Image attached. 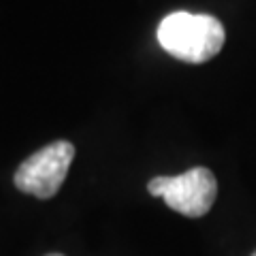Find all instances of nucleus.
Segmentation results:
<instances>
[{
    "label": "nucleus",
    "mask_w": 256,
    "mask_h": 256,
    "mask_svg": "<svg viewBox=\"0 0 256 256\" xmlns=\"http://www.w3.org/2000/svg\"><path fill=\"white\" fill-rule=\"evenodd\" d=\"M152 196L164 198V203L186 218H203L216 203L218 182L205 166H194L175 178H154L148 184Z\"/></svg>",
    "instance_id": "obj_2"
},
{
    "label": "nucleus",
    "mask_w": 256,
    "mask_h": 256,
    "mask_svg": "<svg viewBox=\"0 0 256 256\" xmlns=\"http://www.w3.org/2000/svg\"><path fill=\"white\" fill-rule=\"evenodd\" d=\"M47 256H64V254H47Z\"/></svg>",
    "instance_id": "obj_4"
},
{
    "label": "nucleus",
    "mask_w": 256,
    "mask_h": 256,
    "mask_svg": "<svg viewBox=\"0 0 256 256\" xmlns=\"http://www.w3.org/2000/svg\"><path fill=\"white\" fill-rule=\"evenodd\" d=\"M224 26L214 15L178 11L158 26V43L166 54L188 64H203L224 47Z\"/></svg>",
    "instance_id": "obj_1"
},
{
    "label": "nucleus",
    "mask_w": 256,
    "mask_h": 256,
    "mask_svg": "<svg viewBox=\"0 0 256 256\" xmlns=\"http://www.w3.org/2000/svg\"><path fill=\"white\" fill-rule=\"evenodd\" d=\"M252 256H256V252H254V254H252Z\"/></svg>",
    "instance_id": "obj_5"
},
{
    "label": "nucleus",
    "mask_w": 256,
    "mask_h": 256,
    "mask_svg": "<svg viewBox=\"0 0 256 256\" xmlns=\"http://www.w3.org/2000/svg\"><path fill=\"white\" fill-rule=\"evenodd\" d=\"M75 158V146L68 141H54L20 164L15 173L18 190L36 198H52L58 194Z\"/></svg>",
    "instance_id": "obj_3"
}]
</instances>
